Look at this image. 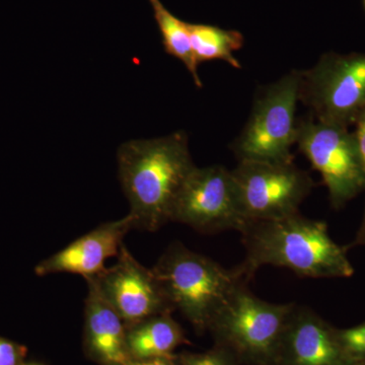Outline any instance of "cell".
I'll use <instances>...</instances> for the list:
<instances>
[{"instance_id": "d6986e66", "label": "cell", "mask_w": 365, "mask_h": 365, "mask_svg": "<svg viewBox=\"0 0 365 365\" xmlns=\"http://www.w3.org/2000/svg\"><path fill=\"white\" fill-rule=\"evenodd\" d=\"M355 136H356L357 143H359L360 153H361L362 162H364V170H365V111L364 114L360 116L359 119L357 120L356 123L354 125ZM353 246H365V209L364 220H362L361 225L357 232L355 241L353 242Z\"/></svg>"}, {"instance_id": "7402d4cb", "label": "cell", "mask_w": 365, "mask_h": 365, "mask_svg": "<svg viewBox=\"0 0 365 365\" xmlns=\"http://www.w3.org/2000/svg\"><path fill=\"white\" fill-rule=\"evenodd\" d=\"M362 1H364V9H365V0H362Z\"/></svg>"}, {"instance_id": "7c38bea8", "label": "cell", "mask_w": 365, "mask_h": 365, "mask_svg": "<svg viewBox=\"0 0 365 365\" xmlns=\"http://www.w3.org/2000/svg\"><path fill=\"white\" fill-rule=\"evenodd\" d=\"M134 227L133 218L126 215L121 220L103 223L91 232L46 259L36 268L38 275L72 273L86 279L95 277L105 270L108 259L117 257L125 235Z\"/></svg>"}, {"instance_id": "5bb4252c", "label": "cell", "mask_w": 365, "mask_h": 365, "mask_svg": "<svg viewBox=\"0 0 365 365\" xmlns=\"http://www.w3.org/2000/svg\"><path fill=\"white\" fill-rule=\"evenodd\" d=\"M126 337L132 360L174 356L176 348L187 342L181 326L170 313L155 314L127 327Z\"/></svg>"}, {"instance_id": "6da1fadb", "label": "cell", "mask_w": 365, "mask_h": 365, "mask_svg": "<svg viewBox=\"0 0 365 365\" xmlns=\"http://www.w3.org/2000/svg\"><path fill=\"white\" fill-rule=\"evenodd\" d=\"M119 178L134 227L155 232L172 218L182 185L195 169L185 132L134 139L117 153Z\"/></svg>"}, {"instance_id": "44dd1931", "label": "cell", "mask_w": 365, "mask_h": 365, "mask_svg": "<svg viewBox=\"0 0 365 365\" xmlns=\"http://www.w3.org/2000/svg\"><path fill=\"white\" fill-rule=\"evenodd\" d=\"M129 365H177L174 356L158 357V359H150L143 360H131Z\"/></svg>"}, {"instance_id": "7a4b0ae2", "label": "cell", "mask_w": 365, "mask_h": 365, "mask_svg": "<svg viewBox=\"0 0 365 365\" xmlns=\"http://www.w3.org/2000/svg\"><path fill=\"white\" fill-rule=\"evenodd\" d=\"M241 234L247 254L237 267L248 280L265 265L289 269L299 277L349 278L354 274L346 249L333 241L326 223L299 212L248 222Z\"/></svg>"}, {"instance_id": "9a60e30c", "label": "cell", "mask_w": 365, "mask_h": 365, "mask_svg": "<svg viewBox=\"0 0 365 365\" xmlns=\"http://www.w3.org/2000/svg\"><path fill=\"white\" fill-rule=\"evenodd\" d=\"M189 32L198 66L210 60H222L234 68H242L241 62L234 54L244 45V36L241 33L202 24H189Z\"/></svg>"}, {"instance_id": "30bf717a", "label": "cell", "mask_w": 365, "mask_h": 365, "mask_svg": "<svg viewBox=\"0 0 365 365\" xmlns=\"http://www.w3.org/2000/svg\"><path fill=\"white\" fill-rule=\"evenodd\" d=\"M91 278L126 327L174 311L153 269L141 265L123 245L115 265Z\"/></svg>"}, {"instance_id": "ffe728a7", "label": "cell", "mask_w": 365, "mask_h": 365, "mask_svg": "<svg viewBox=\"0 0 365 365\" xmlns=\"http://www.w3.org/2000/svg\"><path fill=\"white\" fill-rule=\"evenodd\" d=\"M20 349L9 341L0 339V365H19Z\"/></svg>"}, {"instance_id": "8fae6325", "label": "cell", "mask_w": 365, "mask_h": 365, "mask_svg": "<svg viewBox=\"0 0 365 365\" xmlns=\"http://www.w3.org/2000/svg\"><path fill=\"white\" fill-rule=\"evenodd\" d=\"M275 365H356L346 355L337 329L307 307L295 304Z\"/></svg>"}, {"instance_id": "2e32d148", "label": "cell", "mask_w": 365, "mask_h": 365, "mask_svg": "<svg viewBox=\"0 0 365 365\" xmlns=\"http://www.w3.org/2000/svg\"><path fill=\"white\" fill-rule=\"evenodd\" d=\"M148 1L153 7L155 19L162 35L165 51L170 56L182 62L193 78L197 88H202V81L198 74V63L192 50L189 23L180 20L168 11L160 0H148Z\"/></svg>"}, {"instance_id": "52a82bcc", "label": "cell", "mask_w": 365, "mask_h": 365, "mask_svg": "<svg viewBox=\"0 0 365 365\" xmlns=\"http://www.w3.org/2000/svg\"><path fill=\"white\" fill-rule=\"evenodd\" d=\"M230 175L240 212L247 222L295 215L314 188L312 178L294 160H240Z\"/></svg>"}, {"instance_id": "5b68a950", "label": "cell", "mask_w": 365, "mask_h": 365, "mask_svg": "<svg viewBox=\"0 0 365 365\" xmlns=\"http://www.w3.org/2000/svg\"><path fill=\"white\" fill-rule=\"evenodd\" d=\"M300 71L289 73L259 90L246 126L232 144L240 160L292 162L290 148L297 144V105L299 102Z\"/></svg>"}, {"instance_id": "8992f818", "label": "cell", "mask_w": 365, "mask_h": 365, "mask_svg": "<svg viewBox=\"0 0 365 365\" xmlns=\"http://www.w3.org/2000/svg\"><path fill=\"white\" fill-rule=\"evenodd\" d=\"M299 102L324 123L354 126L365 111V53L329 52L300 71Z\"/></svg>"}, {"instance_id": "e0dca14e", "label": "cell", "mask_w": 365, "mask_h": 365, "mask_svg": "<svg viewBox=\"0 0 365 365\" xmlns=\"http://www.w3.org/2000/svg\"><path fill=\"white\" fill-rule=\"evenodd\" d=\"M177 365H241L232 352L222 346L202 353H182L175 355Z\"/></svg>"}, {"instance_id": "9c48e42d", "label": "cell", "mask_w": 365, "mask_h": 365, "mask_svg": "<svg viewBox=\"0 0 365 365\" xmlns=\"http://www.w3.org/2000/svg\"><path fill=\"white\" fill-rule=\"evenodd\" d=\"M170 222L184 223L202 234L241 232L247 222L237 206L230 170L222 165L192 170L178 196Z\"/></svg>"}, {"instance_id": "277c9868", "label": "cell", "mask_w": 365, "mask_h": 365, "mask_svg": "<svg viewBox=\"0 0 365 365\" xmlns=\"http://www.w3.org/2000/svg\"><path fill=\"white\" fill-rule=\"evenodd\" d=\"M294 307L259 299L245 283L230 295L208 330L215 344L232 352L240 364L275 365Z\"/></svg>"}, {"instance_id": "ac0fdd59", "label": "cell", "mask_w": 365, "mask_h": 365, "mask_svg": "<svg viewBox=\"0 0 365 365\" xmlns=\"http://www.w3.org/2000/svg\"><path fill=\"white\" fill-rule=\"evenodd\" d=\"M337 336L346 355L356 365L365 364V323L337 329Z\"/></svg>"}, {"instance_id": "3957f363", "label": "cell", "mask_w": 365, "mask_h": 365, "mask_svg": "<svg viewBox=\"0 0 365 365\" xmlns=\"http://www.w3.org/2000/svg\"><path fill=\"white\" fill-rule=\"evenodd\" d=\"M153 271L173 309L200 332L208 330L230 295L249 281L239 267L228 270L181 242L170 245Z\"/></svg>"}, {"instance_id": "603a6c76", "label": "cell", "mask_w": 365, "mask_h": 365, "mask_svg": "<svg viewBox=\"0 0 365 365\" xmlns=\"http://www.w3.org/2000/svg\"><path fill=\"white\" fill-rule=\"evenodd\" d=\"M361 365H365V364H362Z\"/></svg>"}, {"instance_id": "4fadbf2b", "label": "cell", "mask_w": 365, "mask_h": 365, "mask_svg": "<svg viewBox=\"0 0 365 365\" xmlns=\"http://www.w3.org/2000/svg\"><path fill=\"white\" fill-rule=\"evenodd\" d=\"M86 280L85 335L88 354L103 365H129L132 359L123 319L105 299L95 279Z\"/></svg>"}, {"instance_id": "ba28073f", "label": "cell", "mask_w": 365, "mask_h": 365, "mask_svg": "<svg viewBox=\"0 0 365 365\" xmlns=\"http://www.w3.org/2000/svg\"><path fill=\"white\" fill-rule=\"evenodd\" d=\"M297 144L318 170L335 209L365 189V170L354 132L314 117L297 121Z\"/></svg>"}]
</instances>
